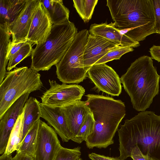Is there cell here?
Here are the masks:
<instances>
[{
	"instance_id": "obj_3",
	"label": "cell",
	"mask_w": 160,
	"mask_h": 160,
	"mask_svg": "<svg viewBox=\"0 0 160 160\" xmlns=\"http://www.w3.org/2000/svg\"><path fill=\"white\" fill-rule=\"evenodd\" d=\"M86 103L93 114V132L85 141L88 148H106L114 143L113 138L126 115L124 103L103 95L88 94Z\"/></svg>"
},
{
	"instance_id": "obj_33",
	"label": "cell",
	"mask_w": 160,
	"mask_h": 160,
	"mask_svg": "<svg viewBox=\"0 0 160 160\" xmlns=\"http://www.w3.org/2000/svg\"><path fill=\"white\" fill-rule=\"evenodd\" d=\"M149 52L152 59L160 62V46L153 45L150 48Z\"/></svg>"
},
{
	"instance_id": "obj_4",
	"label": "cell",
	"mask_w": 160,
	"mask_h": 160,
	"mask_svg": "<svg viewBox=\"0 0 160 160\" xmlns=\"http://www.w3.org/2000/svg\"><path fill=\"white\" fill-rule=\"evenodd\" d=\"M120 79L133 108L138 111H145L159 93L160 75L153 66L152 58L148 56L136 59Z\"/></svg>"
},
{
	"instance_id": "obj_10",
	"label": "cell",
	"mask_w": 160,
	"mask_h": 160,
	"mask_svg": "<svg viewBox=\"0 0 160 160\" xmlns=\"http://www.w3.org/2000/svg\"><path fill=\"white\" fill-rule=\"evenodd\" d=\"M61 146L54 130L40 119L34 156L35 160H54Z\"/></svg>"
},
{
	"instance_id": "obj_2",
	"label": "cell",
	"mask_w": 160,
	"mask_h": 160,
	"mask_svg": "<svg viewBox=\"0 0 160 160\" xmlns=\"http://www.w3.org/2000/svg\"><path fill=\"white\" fill-rule=\"evenodd\" d=\"M107 6L121 34L139 42L155 33L152 0H107Z\"/></svg>"
},
{
	"instance_id": "obj_23",
	"label": "cell",
	"mask_w": 160,
	"mask_h": 160,
	"mask_svg": "<svg viewBox=\"0 0 160 160\" xmlns=\"http://www.w3.org/2000/svg\"><path fill=\"white\" fill-rule=\"evenodd\" d=\"M40 120L29 129L16 152L25 153L34 158Z\"/></svg>"
},
{
	"instance_id": "obj_18",
	"label": "cell",
	"mask_w": 160,
	"mask_h": 160,
	"mask_svg": "<svg viewBox=\"0 0 160 160\" xmlns=\"http://www.w3.org/2000/svg\"><path fill=\"white\" fill-rule=\"evenodd\" d=\"M23 110L24 115L22 135L20 145L29 129L40 119L41 115L40 102L36 98L32 97H30L26 101Z\"/></svg>"
},
{
	"instance_id": "obj_8",
	"label": "cell",
	"mask_w": 160,
	"mask_h": 160,
	"mask_svg": "<svg viewBox=\"0 0 160 160\" xmlns=\"http://www.w3.org/2000/svg\"><path fill=\"white\" fill-rule=\"evenodd\" d=\"M48 82L50 88L40 97L42 103L48 106L62 107L80 100L85 92V89L78 84H60L50 79Z\"/></svg>"
},
{
	"instance_id": "obj_6",
	"label": "cell",
	"mask_w": 160,
	"mask_h": 160,
	"mask_svg": "<svg viewBox=\"0 0 160 160\" xmlns=\"http://www.w3.org/2000/svg\"><path fill=\"white\" fill-rule=\"evenodd\" d=\"M41 76L38 72L26 66L16 67L7 72L0 85V118L22 96L42 88Z\"/></svg>"
},
{
	"instance_id": "obj_16",
	"label": "cell",
	"mask_w": 160,
	"mask_h": 160,
	"mask_svg": "<svg viewBox=\"0 0 160 160\" xmlns=\"http://www.w3.org/2000/svg\"><path fill=\"white\" fill-rule=\"evenodd\" d=\"M74 141L91 111L86 101H76L61 107Z\"/></svg>"
},
{
	"instance_id": "obj_11",
	"label": "cell",
	"mask_w": 160,
	"mask_h": 160,
	"mask_svg": "<svg viewBox=\"0 0 160 160\" xmlns=\"http://www.w3.org/2000/svg\"><path fill=\"white\" fill-rule=\"evenodd\" d=\"M53 25L43 3L41 0H39L27 39L33 45L44 43L51 33Z\"/></svg>"
},
{
	"instance_id": "obj_24",
	"label": "cell",
	"mask_w": 160,
	"mask_h": 160,
	"mask_svg": "<svg viewBox=\"0 0 160 160\" xmlns=\"http://www.w3.org/2000/svg\"><path fill=\"white\" fill-rule=\"evenodd\" d=\"M98 0H73V6L85 22L91 19Z\"/></svg>"
},
{
	"instance_id": "obj_19",
	"label": "cell",
	"mask_w": 160,
	"mask_h": 160,
	"mask_svg": "<svg viewBox=\"0 0 160 160\" xmlns=\"http://www.w3.org/2000/svg\"><path fill=\"white\" fill-rule=\"evenodd\" d=\"M27 0H0V24L9 25L18 15Z\"/></svg>"
},
{
	"instance_id": "obj_21",
	"label": "cell",
	"mask_w": 160,
	"mask_h": 160,
	"mask_svg": "<svg viewBox=\"0 0 160 160\" xmlns=\"http://www.w3.org/2000/svg\"><path fill=\"white\" fill-rule=\"evenodd\" d=\"M11 35L8 24H0V85L3 82L7 72L6 68L8 62L6 60V56Z\"/></svg>"
},
{
	"instance_id": "obj_30",
	"label": "cell",
	"mask_w": 160,
	"mask_h": 160,
	"mask_svg": "<svg viewBox=\"0 0 160 160\" xmlns=\"http://www.w3.org/2000/svg\"><path fill=\"white\" fill-rule=\"evenodd\" d=\"M155 19V33L160 34V0H152Z\"/></svg>"
},
{
	"instance_id": "obj_25",
	"label": "cell",
	"mask_w": 160,
	"mask_h": 160,
	"mask_svg": "<svg viewBox=\"0 0 160 160\" xmlns=\"http://www.w3.org/2000/svg\"><path fill=\"white\" fill-rule=\"evenodd\" d=\"M33 44L28 42L16 53L10 58L8 64L7 70L10 71L15 68L17 65L27 57L31 55L33 49Z\"/></svg>"
},
{
	"instance_id": "obj_34",
	"label": "cell",
	"mask_w": 160,
	"mask_h": 160,
	"mask_svg": "<svg viewBox=\"0 0 160 160\" xmlns=\"http://www.w3.org/2000/svg\"><path fill=\"white\" fill-rule=\"evenodd\" d=\"M12 160H35L34 158L26 153L16 152V154L12 158Z\"/></svg>"
},
{
	"instance_id": "obj_15",
	"label": "cell",
	"mask_w": 160,
	"mask_h": 160,
	"mask_svg": "<svg viewBox=\"0 0 160 160\" xmlns=\"http://www.w3.org/2000/svg\"><path fill=\"white\" fill-rule=\"evenodd\" d=\"M41 118L52 126L63 142L73 139V135L68 128L61 107L48 106L40 102Z\"/></svg>"
},
{
	"instance_id": "obj_28",
	"label": "cell",
	"mask_w": 160,
	"mask_h": 160,
	"mask_svg": "<svg viewBox=\"0 0 160 160\" xmlns=\"http://www.w3.org/2000/svg\"><path fill=\"white\" fill-rule=\"evenodd\" d=\"M81 148L78 147L69 149L62 146L59 149L54 160H77L81 154Z\"/></svg>"
},
{
	"instance_id": "obj_36",
	"label": "cell",
	"mask_w": 160,
	"mask_h": 160,
	"mask_svg": "<svg viewBox=\"0 0 160 160\" xmlns=\"http://www.w3.org/2000/svg\"><path fill=\"white\" fill-rule=\"evenodd\" d=\"M77 160H83L82 158H80L78 159Z\"/></svg>"
},
{
	"instance_id": "obj_9",
	"label": "cell",
	"mask_w": 160,
	"mask_h": 160,
	"mask_svg": "<svg viewBox=\"0 0 160 160\" xmlns=\"http://www.w3.org/2000/svg\"><path fill=\"white\" fill-rule=\"evenodd\" d=\"M87 75L99 91L112 96H118L121 94L120 78L111 67L105 63L92 66Z\"/></svg>"
},
{
	"instance_id": "obj_26",
	"label": "cell",
	"mask_w": 160,
	"mask_h": 160,
	"mask_svg": "<svg viewBox=\"0 0 160 160\" xmlns=\"http://www.w3.org/2000/svg\"><path fill=\"white\" fill-rule=\"evenodd\" d=\"M94 124L93 115L91 111L82 125L74 142L81 143L83 141H85L87 138L93 132Z\"/></svg>"
},
{
	"instance_id": "obj_17",
	"label": "cell",
	"mask_w": 160,
	"mask_h": 160,
	"mask_svg": "<svg viewBox=\"0 0 160 160\" xmlns=\"http://www.w3.org/2000/svg\"><path fill=\"white\" fill-rule=\"evenodd\" d=\"M89 32L91 34L107 39L118 46L133 48L140 46L139 42L132 40L125 35L121 34L114 22L109 24L106 22L99 24H92Z\"/></svg>"
},
{
	"instance_id": "obj_12",
	"label": "cell",
	"mask_w": 160,
	"mask_h": 160,
	"mask_svg": "<svg viewBox=\"0 0 160 160\" xmlns=\"http://www.w3.org/2000/svg\"><path fill=\"white\" fill-rule=\"evenodd\" d=\"M30 93L18 98L0 118V154L5 152L12 131L19 116L22 113Z\"/></svg>"
},
{
	"instance_id": "obj_5",
	"label": "cell",
	"mask_w": 160,
	"mask_h": 160,
	"mask_svg": "<svg viewBox=\"0 0 160 160\" xmlns=\"http://www.w3.org/2000/svg\"><path fill=\"white\" fill-rule=\"evenodd\" d=\"M74 23L69 20L53 24L51 33L43 43L37 45L32 54L30 68L38 72L48 71L61 60L78 33Z\"/></svg>"
},
{
	"instance_id": "obj_29",
	"label": "cell",
	"mask_w": 160,
	"mask_h": 160,
	"mask_svg": "<svg viewBox=\"0 0 160 160\" xmlns=\"http://www.w3.org/2000/svg\"><path fill=\"white\" fill-rule=\"evenodd\" d=\"M28 42L27 39L18 42H12L10 39L8 47L6 60L8 62L10 58L16 53Z\"/></svg>"
},
{
	"instance_id": "obj_27",
	"label": "cell",
	"mask_w": 160,
	"mask_h": 160,
	"mask_svg": "<svg viewBox=\"0 0 160 160\" xmlns=\"http://www.w3.org/2000/svg\"><path fill=\"white\" fill-rule=\"evenodd\" d=\"M133 50L134 49L132 47L118 46L109 51L95 64L105 63L114 60L119 59L125 54Z\"/></svg>"
},
{
	"instance_id": "obj_32",
	"label": "cell",
	"mask_w": 160,
	"mask_h": 160,
	"mask_svg": "<svg viewBox=\"0 0 160 160\" xmlns=\"http://www.w3.org/2000/svg\"><path fill=\"white\" fill-rule=\"evenodd\" d=\"M92 160H122L119 157H111L92 152L88 155Z\"/></svg>"
},
{
	"instance_id": "obj_14",
	"label": "cell",
	"mask_w": 160,
	"mask_h": 160,
	"mask_svg": "<svg viewBox=\"0 0 160 160\" xmlns=\"http://www.w3.org/2000/svg\"><path fill=\"white\" fill-rule=\"evenodd\" d=\"M118 46L102 37L89 33L83 53V66L90 68L111 50Z\"/></svg>"
},
{
	"instance_id": "obj_22",
	"label": "cell",
	"mask_w": 160,
	"mask_h": 160,
	"mask_svg": "<svg viewBox=\"0 0 160 160\" xmlns=\"http://www.w3.org/2000/svg\"><path fill=\"white\" fill-rule=\"evenodd\" d=\"M24 112L19 116L11 132L6 149L4 153L11 154L18 151L22 135Z\"/></svg>"
},
{
	"instance_id": "obj_20",
	"label": "cell",
	"mask_w": 160,
	"mask_h": 160,
	"mask_svg": "<svg viewBox=\"0 0 160 160\" xmlns=\"http://www.w3.org/2000/svg\"><path fill=\"white\" fill-rule=\"evenodd\" d=\"M53 24L64 22L68 20L69 11L62 0H41Z\"/></svg>"
},
{
	"instance_id": "obj_13",
	"label": "cell",
	"mask_w": 160,
	"mask_h": 160,
	"mask_svg": "<svg viewBox=\"0 0 160 160\" xmlns=\"http://www.w3.org/2000/svg\"><path fill=\"white\" fill-rule=\"evenodd\" d=\"M39 0H27L24 7L8 28L14 42L27 39L36 7Z\"/></svg>"
},
{
	"instance_id": "obj_1",
	"label": "cell",
	"mask_w": 160,
	"mask_h": 160,
	"mask_svg": "<svg viewBox=\"0 0 160 160\" xmlns=\"http://www.w3.org/2000/svg\"><path fill=\"white\" fill-rule=\"evenodd\" d=\"M119 157H130L132 149L137 145L142 152L153 160H160V116L152 111L141 112L127 119L118 130Z\"/></svg>"
},
{
	"instance_id": "obj_31",
	"label": "cell",
	"mask_w": 160,
	"mask_h": 160,
	"mask_svg": "<svg viewBox=\"0 0 160 160\" xmlns=\"http://www.w3.org/2000/svg\"><path fill=\"white\" fill-rule=\"evenodd\" d=\"M130 157L133 160H153L148 155L143 154L137 145L132 149Z\"/></svg>"
},
{
	"instance_id": "obj_7",
	"label": "cell",
	"mask_w": 160,
	"mask_h": 160,
	"mask_svg": "<svg viewBox=\"0 0 160 160\" xmlns=\"http://www.w3.org/2000/svg\"><path fill=\"white\" fill-rule=\"evenodd\" d=\"M89 34L86 29L78 32L65 54L55 65L57 77L62 83H78L88 76L90 68L84 67L83 53Z\"/></svg>"
},
{
	"instance_id": "obj_37",
	"label": "cell",
	"mask_w": 160,
	"mask_h": 160,
	"mask_svg": "<svg viewBox=\"0 0 160 160\" xmlns=\"http://www.w3.org/2000/svg\"><path fill=\"white\" fill-rule=\"evenodd\" d=\"M159 116H160V115Z\"/></svg>"
},
{
	"instance_id": "obj_35",
	"label": "cell",
	"mask_w": 160,
	"mask_h": 160,
	"mask_svg": "<svg viewBox=\"0 0 160 160\" xmlns=\"http://www.w3.org/2000/svg\"><path fill=\"white\" fill-rule=\"evenodd\" d=\"M12 158L11 154L8 155L3 153L0 157V160H12Z\"/></svg>"
}]
</instances>
